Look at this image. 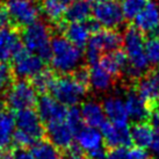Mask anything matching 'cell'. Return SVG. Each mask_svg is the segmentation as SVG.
<instances>
[{"label": "cell", "instance_id": "1", "mask_svg": "<svg viewBox=\"0 0 159 159\" xmlns=\"http://www.w3.org/2000/svg\"><path fill=\"white\" fill-rule=\"evenodd\" d=\"M144 42L143 33L136 27H128L124 31L122 45L128 61L125 73L131 79H139L142 75H144L150 65L144 51Z\"/></svg>", "mask_w": 159, "mask_h": 159}, {"label": "cell", "instance_id": "2", "mask_svg": "<svg viewBox=\"0 0 159 159\" xmlns=\"http://www.w3.org/2000/svg\"><path fill=\"white\" fill-rule=\"evenodd\" d=\"M81 49L72 44L65 36H55L51 40L50 63L56 72L70 75L80 67L83 61Z\"/></svg>", "mask_w": 159, "mask_h": 159}, {"label": "cell", "instance_id": "3", "mask_svg": "<svg viewBox=\"0 0 159 159\" xmlns=\"http://www.w3.org/2000/svg\"><path fill=\"white\" fill-rule=\"evenodd\" d=\"M123 43V37L115 29H99L94 31L86 44L85 57L89 65L99 63L103 52L119 50Z\"/></svg>", "mask_w": 159, "mask_h": 159}, {"label": "cell", "instance_id": "4", "mask_svg": "<svg viewBox=\"0 0 159 159\" xmlns=\"http://www.w3.org/2000/svg\"><path fill=\"white\" fill-rule=\"evenodd\" d=\"M25 48L30 52L37 55L43 61L50 59L51 53V29L47 23L35 21L25 27L21 35Z\"/></svg>", "mask_w": 159, "mask_h": 159}, {"label": "cell", "instance_id": "5", "mask_svg": "<svg viewBox=\"0 0 159 159\" xmlns=\"http://www.w3.org/2000/svg\"><path fill=\"white\" fill-rule=\"evenodd\" d=\"M87 85L80 83L73 75H64L56 78L50 92L64 106H75L85 98Z\"/></svg>", "mask_w": 159, "mask_h": 159}, {"label": "cell", "instance_id": "6", "mask_svg": "<svg viewBox=\"0 0 159 159\" xmlns=\"http://www.w3.org/2000/svg\"><path fill=\"white\" fill-rule=\"evenodd\" d=\"M5 103L11 111H19L28 108H33L37 103V92L33 87L31 83L25 79H20L11 85L7 89Z\"/></svg>", "mask_w": 159, "mask_h": 159}, {"label": "cell", "instance_id": "7", "mask_svg": "<svg viewBox=\"0 0 159 159\" xmlns=\"http://www.w3.org/2000/svg\"><path fill=\"white\" fill-rule=\"evenodd\" d=\"M94 21L105 29H116L124 23V15L121 5L115 0L97 2L93 6Z\"/></svg>", "mask_w": 159, "mask_h": 159}, {"label": "cell", "instance_id": "8", "mask_svg": "<svg viewBox=\"0 0 159 159\" xmlns=\"http://www.w3.org/2000/svg\"><path fill=\"white\" fill-rule=\"evenodd\" d=\"M11 21L16 27H27L37 21L40 6L35 0H8L6 5Z\"/></svg>", "mask_w": 159, "mask_h": 159}, {"label": "cell", "instance_id": "9", "mask_svg": "<svg viewBox=\"0 0 159 159\" xmlns=\"http://www.w3.org/2000/svg\"><path fill=\"white\" fill-rule=\"evenodd\" d=\"M13 72L21 79L33 78L44 69V61L26 48L20 49L13 56Z\"/></svg>", "mask_w": 159, "mask_h": 159}, {"label": "cell", "instance_id": "10", "mask_svg": "<svg viewBox=\"0 0 159 159\" xmlns=\"http://www.w3.org/2000/svg\"><path fill=\"white\" fill-rule=\"evenodd\" d=\"M103 142L108 149L129 148L133 144L130 128L128 124H116L113 122H105L101 127Z\"/></svg>", "mask_w": 159, "mask_h": 159}, {"label": "cell", "instance_id": "11", "mask_svg": "<svg viewBox=\"0 0 159 159\" xmlns=\"http://www.w3.org/2000/svg\"><path fill=\"white\" fill-rule=\"evenodd\" d=\"M15 128L31 137L34 141H40L44 135V128L39 114L31 108L19 111L15 116Z\"/></svg>", "mask_w": 159, "mask_h": 159}, {"label": "cell", "instance_id": "12", "mask_svg": "<svg viewBox=\"0 0 159 159\" xmlns=\"http://www.w3.org/2000/svg\"><path fill=\"white\" fill-rule=\"evenodd\" d=\"M37 114L45 124L57 121H64L66 117V106L62 105L59 101L51 95L43 94L37 100Z\"/></svg>", "mask_w": 159, "mask_h": 159}, {"label": "cell", "instance_id": "13", "mask_svg": "<svg viewBox=\"0 0 159 159\" xmlns=\"http://www.w3.org/2000/svg\"><path fill=\"white\" fill-rule=\"evenodd\" d=\"M135 27L144 34L159 36V6L152 0H148L145 7L134 19Z\"/></svg>", "mask_w": 159, "mask_h": 159}, {"label": "cell", "instance_id": "14", "mask_svg": "<svg viewBox=\"0 0 159 159\" xmlns=\"http://www.w3.org/2000/svg\"><path fill=\"white\" fill-rule=\"evenodd\" d=\"M64 28V36L70 41L72 44L75 47L83 49L86 47L89 42L91 34L94 31L99 30V25L95 21L89 22H70L65 25H62Z\"/></svg>", "mask_w": 159, "mask_h": 159}, {"label": "cell", "instance_id": "15", "mask_svg": "<svg viewBox=\"0 0 159 159\" xmlns=\"http://www.w3.org/2000/svg\"><path fill=\"white\" fill-rule=\"evenodd\" d=\"M136 92L145 100L149 108L159 103V70L150 71L137 79Z\"/></svg>", "mask_w": 159, "mask_h": 159}, {"label": "cell", "instance_id": "16", "mask_svg": "<svg viewBox=\"0 0 159 159\" xmlns=\"http://www.w3.org/2000/svg\"><path fill=\"white\" fill-rule=\"evenodd\" d=\"M47 136L48 139L53 145H56L59 150H67L70 146L73 145L75 133L69 127V124L64 121H57L47 124Z\"/></svg>", "mask_w": 159, "mask_h": 159}, {"label": "cell", "instance_id": "17", "mask_svg": "<svg viewBox=\"0 0 159 159\" xmlns=\"http://www.w3.org/2000/svg\"><path fill=\"white\" fill-rule=\"evenodd\" d=\"M75 137L78 146L86 153V156L105 148L102 134L100 130H98V128H93L89 125L83 127L75 134Z\"/></svg>", "mask_w": 159, "mask_h": 159}, {"label": "cell", "instance_id": "18", "mask_svg": "<svg viewBox=\"0 0 159 159\" xmlns=\"http://www.w3.org/2000/svg\"><path fill=\"white\" fill-rule=\"evenodd\" d=\"M22 42L19 33L13 28L0 29V63H6L22 49Z\"/></svg>", "mask_w": 159, "mask_h": 159}, {"label": "cell", "instance_id": "19", "mask_svg": "<svg viewBox=\"0 0 159 159\" xmlns=\"http://www.w3.org/2000/svg\"><path fill=\"white\" fill-rule=\"evenodd\" d=\"M124 105L129 119L135 122H143L149 119L150 108L143 98L136 92V89H130L124 98Z\"/></svg>", "mask_w": 159, "mask_h": 159}, {"label": "cell", "instance_id": "20", "mask_svg": "<svg viewBox=\"0 0 159 159\" xmlns=\"http://www.w3.org/2000/svg\"><path fill=\"white\" fill-rule=\"evenodd\" d=\"M102 108L109 122L116 124H128L129 116L125 109L124 99L119 95H108L102 101Z\"/></svg>", "mask_w": 159, "mask_h": 159}, {"label": "cell", "instance_id": "21", "mask_svg": "<svg viewBox=\"0 0 159 159\" xmlns=\"http://www.w3.org/2000/svg\"><path fill=\"white\" fill-rule=\"evenodd\" d=\"M115 77L102 66L100 63L91 65L89 70V85L97 92H107L113 87Z\"/></svg>", "mask_w": 159, "mask_h": 159}, {"label": "cell", "instance_id": "22", "mask_svg": "<svg viewBox=\"0 0 159 159\" xmlns=\"http://www.w3.org/2000/svg\"><path fill=\"white\" fill-rule=\"evenodd\" d=\"M80 113L86 125L93 128H100L106 122V115L102 105L95 100H87L81 105Z\"/></svg>", "mask_w": 159, "mask_h": 159}, {"label": "cell", "instance_id": "23", "mask_svg": "<svg viewBox=\"0 0 159 159\" xmlns=\"http://www.w3.org/2000/svg\"><path fill=\"white\" fill-rule=\"evenodd\" d=\"M99 63L111 75H114L115 78L121 75V73L125 72V69H127V65H128L127 56H125L124 51H121V50L107 52L106 55H103L100 58Z\"/></svg>", "mask_w": 159, "mask_h": 159}, {"label": "cell", "instance_id": "24", "mask_svg": "<svg viewBox=\"0 0 159 159\" xmlns=\"http://www.w3.org/2000/svg\"><path fill=\"white\" fill-rule=\"evenodd\" d=\"M130 135L131 141L139 148H150L151 143L155 138V130L150 123L145 121L143 122H136L130 128Z\"/></svg>", "mask_w": 159, "mask_h": 159}, {"label": "cell", "instance_id": "25", "mask_svg": "<svg viewBox=\"0 0 159 159\" xmlns=\"http://www.w3.org/2000/svg\"><path fill=\"white\" fill-rule=\"evenodd\" d=\"M93 5L89 0H77L66 7L65 19L69 22H85L92 14Z\"/></svg>", "mask_w": 159, "mask_h": 159}, {"label": "cell", "instance_id": "26", "mask_svg": "<svg viewBox=\"0 0 159 159\" xmlns=\"http://www.w3.org/2000/svg\"><path fill=\"white\" fill-rule=\"evenodd\" d=\"M40 11L50 22L61 26V21L65 16L66 6L63 0H41Z\"/></svg>", "mask_w": 159, "mask_h": 159}, {"label": "cell", "instance_id": "27", "mask_svg": "<svg viewBox=\"0 0 159 159\" xmlns=\"http://www.w3.org/2000/svg\"><path fill=\"white\" fill-rule=\"evenodd\" d=\"M15 117L8 111H0V150L6 149L13 142Z\"/></svg>", "mask_w": 159, "mask_h": 159}, {"label": "cell", "instance_id": "28", "mask_svg": "<svg viewBox=\"0 0 159 159\" xmlns=\"http://www.w3.org/2000/svg\"><path fill=\"white\" fill-rule=\"evenodd\" d=\"M30 148L34 159H63L61 150L49 139H40Z\"/></svg>", "mask_w": 159, "mask_h": 159}, {"label": "cell", "instance_id": "29", "mask_svg": "<svg viewBox=\"0 0 159 159\" xmlns=\"http://www.w3.org/2000/svg\"><path fill=\"white\" fill-rule=\"evenodd\" d=\"M55 80H56V75L52 71L49 69H43L37 75L33 77L31 85L36 89V92L44 94L51 89Z\"/></svg>", "mask_w": 159, "mask_h": 159}, {"label": "cell", "instance_id": "30", "mask_svg": "<svg viewBox=\"0 0 159 159\" xmlns=\"http://www.w3.org/2000/svg\"><path fill=\"white\" fill-rule=\"evenodd\" d=\"M144 51L150 65H159V36H150L144 42Z\"/></svg>", "mask_w": 159, "mask_h": 159}, {"label": "cell", "instance_id": "31", "mask_svg": "<svg viewBox=\"0 0 159 159\" xmlns=\"http://www.w3.org/2000/svg\"><path fill=\"white\" fill-rule=\"evenodd\" d=\"M148 0H121V8L128 20H134L138 13L145 7Z\"/></svg>", "mask_w": 159, "mask_h": 159}, {"label": "cell", "instance_id": "32", "mask_svg": "<svg viewBox=\"0 0 159 159\" xmlns=\"http://www.w3.org/2000/svg\"><path fill=\"white\" fill-rule=\"evenodd\" d=\"M65 122L69 124V127L72 129V131L75 135L80 129L84 127V121H83V116L80 113V109L78 107L72 106L67 109L66 117H65Z\"/></svg>", "mask_w": 159, "mask_h": 159}, {"label": "cell", "instance_id": "33", "mask_svg": "<svg viewBox=\"0 0 159 159\" xmlns=\"http://www.w3.org/2000/svg\"><path fill=\"white\" fill-rule=\"evenodd\" d=\"M13 69L6 63H0V94L7 92V89L13 84Z\"/></svg>", "mask_w": 159, "mask_h": 159}, {"label": "cell", "instance_id": "34", "mask_svg": "<svg viewBox=\"0 0 159 159\" xmlns=\"http://www.w3.org/2000/svg\"><path fill=\"white\" fill-rule=\"evenodd\" d=\"M105 159H131L128 148H116L107 152Z\"/></svg>", "mask_w": 159, "mask_h": 159}, {"label": "cell", "instance_id": "35", "mask_svg": "<svg viewBox=\"0 0 159 159\" xmlns=\"http://www.w3.org/2000/svg\"><path fill=\"white\" fill-rule=\"evenodd\" d=\"M129 153L131 159H150V153L144 148H139V146L129 149Z\"/></svg>", "mask_w": 159, "mask_h": 159}, {"label": "cell", "instance_id": "36", "mask_svg": "<svg viewBox=\"0 0 159 159\" xmlns=\"http://www.w3.org/2000/svg\"><path fill=\"white\" fill-rule=\"evenodd\" d=\"M11 22L12 21H11V16L7 11V7L5 5L0 4V29L7 28Z\"/></svg>", "mask_w": 159, "mask_h": 159}, {"label": "cell", "instance_id": "37", "mask_svg": "<svg viewBox=\"0 0 159 159\" xmlns=\"http://www.w3.org/2000/svg\"><path fill=\"white\" fill-rule=\"evenodd\" d=\"M13 159H34L31 153L25 148H16L13 151Z\"/></svg>", "mask_w": 159, "mask_h": 159}, {"label": "cell", "instance_id": "38", "mask_svg": "<svg viewBox=\"0 0 159 159\" xmlns=\"http://www.w3.org/2000/svg\"><path fill=\"white\" fill-rule=\"evenodd\" d=\"M0 159H13V152H9V151L1 152Z\"/></svg>", "mask_w": 159, "mask_h": 159}, {"label": "cell", "instance_id": "39", "mask_svg": "<svg viewBox=\"0 0 159 159\" xmlns=\"http://www.w3.org/2000/svg\"><path fill=\"white\" fill-rule=\"evenodd\" d=\"M63 1H64V2H65V4H66V2H73V1H77V0H63Z\"/></svg>", "mask_w": 159, "mask_h": 159}, {"label": "cell", "instance_id": "40", "mask_svg": "<svg viewBox=\"0 0 159 159\" xmlns=\"http://www.w3.org/2000/svg\"><path fill=\"white\" fill-rule=\"evenodd\" d=\"M97 2H101V1H108V0H95Z\"/></svg>", "mask_w": 159, "mask_h": 159}, {"label": "cell", "instance_id": "41", "mask_svg": "<svg viewBox=\"0 0 159 159\" xmlns=\"http://www.w3.org/2000/svg\"><path fill=\"white\" fill-rule=\"evenodd\" d=\"M0 156H1V150H0Z\"/></svg>", "mask_w": 159, "mask_h": 159}, {"label": "cell", "instance_id": "42", "mask_svg": "<svg viewBox=\"0 0 159 159\" xmlns=\"http://www.w3.org/2000/svg\"><path fill=\"white\" fill-rule=\"evenodd\" d=\"M158 155H159V153H158Z\"/></svg>", "mask_w": 159, "mask_h": 159}, {"label": "cell", "instance_id": "43", "mask_svg": "<svg viewBox=\"0 0 159 159\" xmlns=\"http://www.w3.org/2000/svg\"><path fill=\"white\" fill-rule=\"evenodd\" d=\"M158 135H159V134H158Z\"/></svg>", "mask_w": 159, "mask_h": 159}]
</instances>
